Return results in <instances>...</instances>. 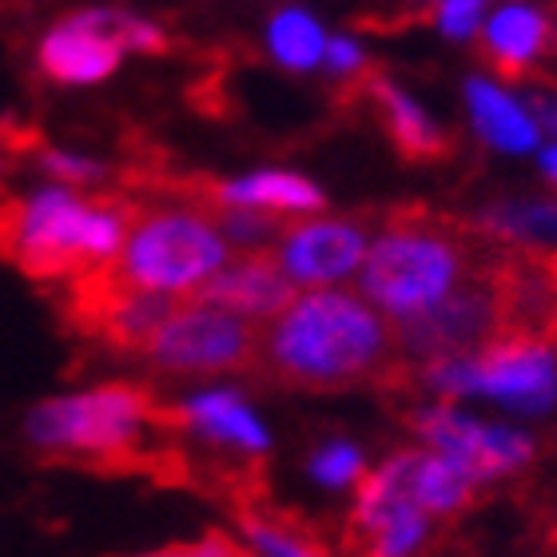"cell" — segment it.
Wrapping results in <instances>:
<instances>
[{"instance_id":"6da1fadb","label":"cell","mask_w":557,"mask_h":557,"mask_svg":"<svg viewBox=\"0 0 557 557\" xmlns=\"http://www.w3.org/2000/svg\"><path fill=\"white\" fill-rule=\"evenodd\" d=\"M256 371L299 391H350L407 383L398 331L371 299L350 290H307L263 323Z\"/></svg>"},{"instance_id":"7a4b0ae2","label":"cell","mask_w":557,"mask_h":557,"mask_svg":"<svg viewBox=\"0 0 557 557\" xmlns=\"http://www.w3.org/2000/svg\"><path fill=\"white\" fill-rule=\"evenodd\" d=\"M24 442L52 462L191 486L187 446L168 434L163 403L139 383H100L48 398L24 418Z\"/></svg>"},{"instance_id":"3957f363","label":"cell","mask_w":557,"mask_h":557,"mask_svg":"<svg viewBox=\"0 0 557 557\" xmlns=\"http://www.w3.org/2000/svg\"><path fill=\"white\" fill-rule=\"evenodd\" d=\"M502 244L466 220L430 208L391 211L362 259V299L391 323H414L498 259Z\"/></svg>"},{"instance_id":"277c9868","label":"cell","mask_w":557,"mask_h":557,"mask_svg":"<svg viewBox=\"0 0 557 557\" xmlns=\"http://www.w3.org/2000/svg\"><path fill=\"white\" fill-rule=\"evenodd\" d=\"M139 203L128 196H81L45 187L0 203V259L28 278H76L120 256Z\"/></svg>"},{"instance_id":"5b68a950","label":"cell","mask_w":557,"mask_h":557,"mask_svg":"<svg viewBox=\"0 0 557 557\" xmlns=\"http://www.w3.org/2000/svg\"><path fill=\"white\" fill-rule=\"evenodd\" d=\"M232 256V239L211 220L208 208L180 196V203L136 208L128 239L104 268L132 290L187 299Z\"/></svg>"},{"instance_id":"8992f818","label":"cell","mask_w":557,"mask_h":557,"mask_svg":"<svg viewBox=\"0 0 557 557\" xmlns=\"http://www.w3.org/2000/svg\"><path fill=\"white\" fill-rule=\"evenodd\" d=\"M418 383L446 398L482 395L502 407L542 414L557 403V343L537 335H498L470 355H438L410 367Z\"/></svg>"},{"instance_id":"52a82bcc","label":"cell","mask_w":557,"mask_h":557,"mask_svg":"<svg viewBox=\"0 0 557 557\" xmlns=\"http://www.w3.org/2000/svg\"><path fill=\"white\" fill-rule=\"evenodd\" d=\"M259 331L263 323L215 307L208 299H175L163 323L139 347V355L172 374H223V371H256Z\"/></svg>"},{"instance_id":"ba28073f","label":"cell","mask_w":557,"mask_h":557,"mask_svg":"<svg viewBox=\"0 0 557 557\" xmlns=\"http://www.w3.org/2000/svg\"><path fill=\"white\" fill-rule=\"evenodd\" d=\"M430 518L407 490L398 454L359 478L347 522L350 557H422L430 546Z\"/></svg>"},{"instance_id":"9c48e42d","label":"cell","mask_w":557,"mask_h":557,"mask_svg":"<svg viewBox=\"0 0 557 557\" xmlns=\"http://www.w3.org/2000/svg\"><path fill=\"white\" fill-rule=\"evenodd\" d=\"M410 426L430 450L446 454L478 482L513 474L534 458V442L506 426H490L454 407H422L410 414Z\"/></svg>"},{"instance_id":"30bf717a","label":"cell","mask_w":557,"mask_h":557,"mask_svg":"<svg viewBox=\"0 0 557 557\" xmlns=\"http://www.w3.org/2000/svg\"><path fill=\"white\" fill-rule=\"evenodd\" d=\"M371 235L355 220H314V215H299L287 220L275 235L278 268L290 283L299 287H331L338 278H350L362 271Z\"/></svg>"},{"instance_id":"8fae6325","label":"cell","mask_w":557,"mask_h":557,"mask_svg":"<svg viewBox=\"0 0 557 557\" xmlns=\"http://www.w3.org/2000/svg\"><path fill=\"white\" fill-rule=\"evenodd\" d=\"M163 426L172 438L199 442L208 454H223V458L263 462L268 454V426L259 422L239 391H203L184 403H172L163 407Z\"/></svg>"},{"instance_id":"7c38bea8","label":"cell","mask_w":557,"mask_h":557,"mask_svg":"<svg viewBox=\"0 0 557 557\" xmlns=\"http://www.w3.org/2000/svg\"><path fill=\"white\" fill-rule=\"evenodd\" d=\"M120 57H124V48L108 33L104 9H88L60 21L40 40L36 64L57 84H100L116 72Z\"/></svg>"},{"instance_id":"4fadbf2b","label":"cell","mask_w":557,"mask_h":557,"mask_svg":"<svg viewBox=\"0 0 557 557\" xmlns=\"http://www.w3.org/2000/svg\"><path fill=\"white\" fill-rule=\"evenodd\" d=\"M196 299H208L215 307H227V311L244 314V319H256V323H268L275 319L290 299H295V283L283 275L278 259L263 247L256 251H239L223 263L215 275L196 290Z\"/></svg>"},{"instance_id":"5bb4252c","label":"cell","mask_w":557,"mask_h":557,"mask_svg":"<svg viewBox=\"0 0 557 557\" xmlns=\"http://www.w3.org/2000/svg\"><path fill=\"white\" fill-rule=\"evenodd\" d=\"M371 100V108L379 112V124L383 132L391 136V144L398 148V156L410 163H434V160H446L454 151L450 136L434 124V120L422 112V108L410 100L407 92H398L395 84L371 72L367 81H362V92Z\"/></svg>"},{"instance_id":"9a60e30c","label":"cell","mask_w":557,"mask_h":557,"mask_svg":"<svg viewBox=\"0 0 557 557\" xmlns=\"http://www.w3.org/2000/svg\"><path fill=\"white\" fill-rule=\"evenodd\" d=\"M549 40H554V28L542 12L525 9V4H510V9L490 16V24L478 36V52L502 81H522L525 72L537 64V57L549 48Z\"/></svg>"},{"instance_id":"2e32d148","label":"cell","mask_w":557,"mask_h":557,"mask_svg":"<svg viewBox=\"0 0 557 557\" xmlns=\"http://www.w3.org/2000/svg\"><path fill=\"white\" fill-rule=\"evenodd\" d=\"M251 554L256 557H335L326 537L307 518L268 506V498H247L235 506Z\"/></svg>"},{"instance_id":"e0dca14e","label":"cell","mask_w":557,"mask_h":557,"mask_svg":"<svg viewBox=\"0 0 557 557\" xmlns=\"http://www.w3.org/2000/svg\"><path fill=\"white\" fill-rule=\"evenodd\" d=\"M466 100H470V116H474L478 136L494 144L502 151H530L542 136L537 120L525 112L513 96H506L502 88L486 81L466 84Z\"/></svg>"},{"instance_id":"ac0fdd59","label":"cell","mask_w":557,"mask_h":557,"mask_svg":"<svg viewBox=\"0 0 557 557\" xmlns=\"http://www.w3.org/2000/svg\"><path fill=\"white\" fill-rule=\"evenodd\" d=\"M268 40H271V57L290 72H311V69H319L326 57L323 28H319L314 16H307V12H299V9L278 12L275 21H271Z\"/></svg>"},{"instance_id":"d6986e66","label":"cell","mask_w":557,"mask_h":557,"mask_svg":"<svg viewBox=\"0 0 557 557\" xmlns=\"http://www.w3.org/2000/svg\"><path fill=\"white\" fill-rule=\"evenodd\" d=\"M311 474L331 490L359 486V478L367 474V462H362L359 446H350V442H326V446L314 450Z\"/></svg>"},{"instance_id":"ffe728a7","label":"cell","mask_w":557,"mask_h":557,"mask_svg":"<svg viewBox=\"0 0 557 557\" xmlns=\"http://www.w3.org/2000/svg\"><path fill=\"white\" fill-rule=\"evenodd\" d=\"M104 24L112 40H116L124 52H151V57H163L172 40L163 33L160 24L151 21H139V16H128V12H116V9H104Z\"/></svg>"},{"instance_id":"44dd1931","label":"cell","mask_w":557,"mask_h":557,"mask_svg":"<svg viewBox=\"0 0 557 557\" xmlns=\"http://www.w3.org/2000/svg\"><path fill=\"white\" fill-rule=\"evenodd\" d=\"M498 232L510 235H542L557 239V203H525V208H502L494 215Z\"/></svg>"},{"instance_id":"7402d4cb","label":"cell","mask_w":557,"mask_h":557,"mask_svg":"<svg viewBox=\"0 0 557 557\" xmlns=\"http://www.w3.org/2000/svg\"><path fill=\"white\" fill-rule=\"evenodd\" d=\"M36 156H40V163H45L48 175H57V184L64 187H81V184H92V180H100L104 175V168L92 160H84V156H72V151H52V148H36Z\"/></svg>"},{"instance_id":"603a6c76","label":"cell","mask_w":557,"mask_h":557,"mask_svg":"<svg viewBox=\"0 0 557 557\" xmlns=\"http://www.w3.org/2000/svg\"><path fill=\"white\" fill-rule=\"evenodd\" d=\"M132 557H256V554L244 549L227 534H203L199 542H175V546H160V549L132 554Z\"/></svg>"},{"instance_id":"cb8c5ba5","label":"cell","mask_w":557,"mask_h":557,"mask_svg":"<svg viewBox=\"0 0 557 557\" xmlns=\"http://www.w3.org/2000/svg\"><path fill=\"white\" fill-rule=\"evenodd\" d=\"M486 0H438L434 9V21L446 36H470L478 24V12H482Z\"/></svg>"},{"instance_id":"d4e9b609","label":"cell","mask_w":557,"mask_h":557,"mask_svg":"<svg viewBox=\"0 0 557 557\" xmlns=\"http://www.w3.org/2000/svg\"><path fill=\"white\" fill-rule=\"evenodd\" d=\"M534 120L537 128H546L557 136V100H549V96H537L534 100Z\"/></svg>"},{"instance_id":"484cf974","label":"cell","mask_w":557,"mask_h":557,"mask_svg":"<svg viewBox=\"0 0 557 557\" xmlns=\"http://www.w3.org/2000/svg\"><path fill=\"white\" fill-rule=\"evenodd\" d=\"M542 168H546V175H549V180H554V184H557V144L546 151V156H542Z\"/></svg>"},{"instance_id":"4316f807","label":"cell","mask_w":557,"mask_h":557,"mask_svg":"<svg viewBox=\"0 0 557 557\" xmlns=\"http://www.w3.org/2000/svg\"><path fill=\"white\" fill-rule=\"evenodd\" d=\"M4 160H9V151L0 148V180H4Z\"/></svg>"},{"instance_id":"83f0119b","label":"cell","mask_w":557,"mask_h":557,"mask_svg":"<svg viewBox=\"0 0 557 557\" xmlns=\"http://www.w3.org/2000/svg\"><path fill=\"white\" fill-rule=\"evenodd\" d=\"M549 256V268H554V275H557V251H546Z\"/></svg>"}]
</instances>
